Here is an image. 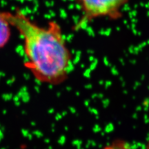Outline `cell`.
Listing matches in <instances>:
<instances>
[{
    "instance_id": "7a4b0ae2",
    "label": "cell",
    "mask_w": 149,
    "mask_h": 149,
    "mask_svg": "<svg viewBox=\"0 0 149 149\" xmlns=\"http://www.w3.org/2000/svg\"><path fill=\"white\" fill-rule=\"evenodd\" d=\"M80 11L76 29L82 28L99 19L118 20L122 17L123 10L130 0H74Z\"/></svg>"
},
{
    "instance_id": "6da1fadb",
    "label": "cell",
    "mask_w": 149,
    "mask_h": 149,
    "mask_svg": "<svg viewBox=\"0 0 149 149\" xmlns=\"http://www.w3.org/2000/svg\"><path fill=\"white\" fill-rule=\"evenodd\" d=\"M0 14L23 37L24 66L35 79L52 86L64 83L71 71L72 54L60 24L51 20L40 26L19 10Z\"/></svg>"
},
{
    "instance_id": "3957f363",
    "label": "cell",
    "mask_w": 149,
    "mask_h": 149,
    "mask_svg": "<svg viewBox=\"0 0 149 149\" xmlns=\"http://www.w3.org/2000/svg\"><path fill=\"white\" fill-rule=\"evenodd\" d=\"M10 36V24L0 14V48L7 44Z\"/></svg>"
},
{
    "instance_id": "277c9868",
    "label": "cell",
    "mask_w": 149,
    "mask_h": 149,
    "mask_svg": "<svg viewBox=\"0 0 149 149\" xmlns=\"http://www.w3.org/2000/svg\"><path fill=\"white\" fill-rule=\"evenodd\" d=\"M102 149H137L135 148L127 141L122 139H115L111 143L104 146ZM146 149H149V142L147 144Z\"/></svg>"
}]
</instances>
